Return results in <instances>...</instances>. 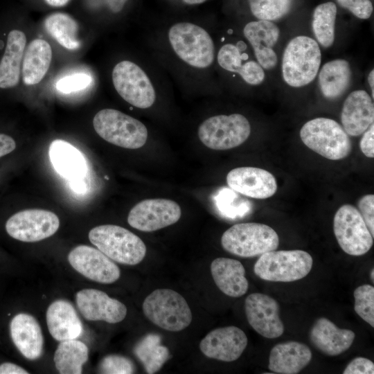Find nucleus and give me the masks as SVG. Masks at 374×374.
Masks as SVG:
<instances>
[{
    "label": "nucleus",
    "mask_w": 374,
    "mask_h": 374,
    "mask_svg": "<svg viewBox=\"0 0 374 374\" xmlns=\"http://www.w3.org/2000/svg\"><path fill=\"white\" fill-rule=\"evenodd\" d=\"M69 0H45V1L50 6L55 7H60L66 5Z\"/></svg>",
    "instance_id": "48"
},
{
    "label": "nucleus",
    "mask_w": 374,
    "mask_h": 374,
    "mask_svg": "<svg viewBox=\"0 0 374 374\" xmlns=\"http://www.w3.org/2000/svg\"><path fill=\"white\" fill-rule=\"evenodd\" d=\"M179 204L167 199H147L130 211L128 224L141 231L151 232L176 223L181 217Z\"/></svg>",
    "instance_id": "14"
},
{
    "label": "nucleus",
    "mask_w": 374,
    "mask_h": 374,
    "mask_svg": "<svg viewBox=\"0 0 374 374\" xmlns=\"http://www.w3.org/2000/svg\"><path fill=\"white\" fill-rule=\"evenodd\" d=\"M211 272L215 285L226 295L240 297L247 292L249 283L240 261L217 258L211 264Z\"/></svg>",
    "instance_id": "26"
},
{
    "label": "nucleus",
    "mask_w": 374,
    "mask_h": 374,
    "mask_svg": "<svg viewBox=\"0 0 374 374\" xmlns=\"http://www.w3.org/2000/svg\"><path fill=\"white\" fill-rule=\"evenodd\" d=\"M226 183L234 191L254 199H267L277 190L274 176L269 171L244 166L232 169L226 175Z\"/></svg>",
    "instance_id": "19"
},
{
    "label": "nucleus",
    "mask_w": 374,
    "mask_h": 374,
    "mask_svg": "<svg viewBox=\"0 0 374 374\" xmlns=\"http://www.w3.org/2000/svg\"><path fill=\"white\" fill-rule=\"evenodd\" d=\"M359 142L360 150L368 158L374 157V125L373 123L363 133Z\"/></svg>",
    "instance_id": "42"
},
{
    "label": "nucleus",
    "mask_w": 374,
    "mask_h": 374,
    "mask_svg": "<svg viewBox=\"0 0 374 374\" xmlns=\"http://www.w3.org/2000/svg\"><path fill=\"white\" fill-rule=\"evenodd\" d=\"M60 220L54 213L42 209H28L12 215L6 223L7 233L26 242H37L53 235L59 229Z\"/></svg>",
    "instance_id": "13"
},
{
    "label": "nucleus",
    "mask_w": 374,
    "mask_h": 374,
    "mask_svg": "<svg viewBox=\"0 0 374 374\" xmlns=\"http://www.w3.org/2000/svg\"><path fill=\"white\" fill-rule=\"evenodd\" d=\"M278 244V235L271 227L256 222L234 224L224 231L221 238L224 250L244 258L276 250Z\"/></svg>",
    "instance_id": "7"
},
{
    "label": "nucleus",
    "mask_w": 374,
    "mask_h": 374,
    "mask_svg": "<svg viewBox=\"0 0 374 374\" xmlns=\"http://www.w3.org/2000/svg\"><path fill=\"white\" fill-rule=\"evenodd\" d=\"M52 60L50 44L42 39H33L26 48L22 61V80L26 85L39 83L47 73Z\"/></svg>",
    "instance_id": "29"
},
{
    "label": "nucleus",
    "mask_w": 374,
    "mask_h": 374,
    "mask_svg": "<svg viewBox=\"0 0 374 374\" xmlns=\"http://www.w3.org/2000/svg\"><path fill=\"white\" fill-rule=\"evenodd\" d=\"M26 44V37L22 31L12 30L9 33L0 61V88H12L19 83Z\"/></svg>",
    "instance_id": "28"
},
{
    "label": "nucleus",
    "mask_w": 374,
    "mask_h": 374,
    "mask_svg": "<svg viewBox=\"0 0 374 374\" xmlns=\"http://www.w3.org/2000/svg\"><path fill=\"white\" fill-rule=\"evenodd\" d=\"M252 15L258 19L276 21L290 11L293 0H248Z\"/></svg>",
    "instance_id": "35"
},
{
    "label": "nucleus",
    "mask_w": 374,
    "mask_h": 374,
    "mask_svg": "<svg viewBox=\"0 0 374 374\" xmlns=\"http://www.w3.org/2000/svg\"><path fill=\"white\" fill-rule=\"evenodd\" d=\"M368 81L372 91V97L374 96V71L372 70L368 74Z\"/></svg>",
    "instance_id": "49"
},
{
    "label": "nucleus",
    "mask_w": 374,
    "mask_h": 374,
    "mask_svg": "<svg viewBox=\"0 0 374 374\" xmlns=\"http://www.w3.org/2000/svg\"><path fill=\"white\" fill-rule=\"evenodd\" d=\"M160 337L150 334L137 344L134 348L136 357L148 373L158 371L170 357L168 348L160 344Z\"/></svg>",
    "instance_id": "33"
},
{
    "label": "nucleus",
    "mask_w": 374,
    "mask_h": 374,
    "mask_svg": "<svg viewBox=\"0 0 374 374\" xmlns=\"http://www.w3.org/2000/svg\"><path fill=\"white\" fill-rule=\"evenodd\" d=\"M341 120L348 135L362 134L374 121V105L369 94L364 90L351 92L344 103Z\"/></svg>",
    "instance_id": "21"
},
{
    "label": "nucleus",
    "mask_w": 374,
    "mask_h": 374,
    "mask_svg": "<svg viewBox=\"0 0 374 374\" xmlns=\"http://www.w3.org/2000/svg\"><path fill=\"white\" fill-rule=\"evenodd\" d=\"M308 252L295 250L270 251L260 255L253 271L260 278L273 282H292L305 277L312 267Z\"/></svg>",
    "instance_id": "9"
},
{
    "label": "nucleus",
    "mask_w": 374,
    "mask_h": 374,
    "mask_svg": "<svg viewBox=\"0 0 374 374\" xmlns=\"http://www.w3.org/2000/svg\"><path fill=\"white\" fill-rule=\"evenodd\" d=\"M129 0H99L111 12L118 13L122 11Z\"/></svg>",
    "instance_id": "45"
},
{
    "label": "nucleus",
    "mask_w": 374,
    "mask_h": 374,
    "mask_svg": "<svg viewBox=\"0 0 374 374\" xmlns=\"http://www.w3.org/2000/svg\"><path fill=\"white\" fill-rule=\"evenodd\" d=\"M70 265L84 277L100 283L116 281L121 271L118 267L98 249L79 245L68 255Z\"/></svg>",
    "instance_id": "15"
},
{
    "label": "nucleus",
    "mask_w": 374,
    "mask_h": 374,
    "mask_svg": "<svg viewBox=\"0 0 374 374\" xmlns=\"http://www.w3.org/2000/svg\"><path fill=\"white\" fill-rule=\"evenodd\" d=\"M338 4L359 19H368L373 10L370 0H337Z\"/></svg>",
    "instance_id": "39"
},
{
    "label": "nucleus",
    "mask_w": 374,
    "mask_h": 374,
    "mask_svg": "<svg viewBox=\"0 0 374 374\" xmlns=\"http://www.w3.org/2000/svg\"><path fill=\"white\" fill-rule=\"evenodd\" d=\"M75 300L80 313L89 321L116 323L127 314V308L123 303L98 290H82L77 292Z\"/></svg>",
    "instance_id": "18"
},
{
    "label": "nucleus",
    "mask_w": 374,
    "mask_h": 374,
    "mask_svg": "<svg viewBox=\"0 0 374 374\" xmlns=\"http://www.w3.org/2000/svg\"><path fill=\"white\" fill-rule=\"evenodd\" d=\"M143 312L154 324L171 332L185 329L193 319L186 299L167 288L157 289L148 295L143 303Z\"/></svg>",
    "instance_id": "8"
},
{
    "label": "nucleus",
    "mask_w": 374,
    "mask_h": 374,
    "mask_svg": "<svg viewBox=\"0 0 374 374\" xmlns=\"http://www.w3.org/2000/svg\"><path fill=\"white\" fill-rule=\"evenodd\" d=\"M251 125L242 114H217L204 119L198 126L197 136L207 148L225 150L236 148L249 137Z\"/></svg>",
    "instance_id": "10"
},
{
    "label": "nucleus",
    "mask_w": 374,
    "mask_h": 374,
    "mask_svg": "<svg viewBox=\"0 0 374 374\" xmlns=\"http://www.w3.org/2000/svg\"><path fill=\"white\" fill-rule=\"evenodd\" d=\"M90 242L112 260L134 265L146 254L143 240L130 231L117 225L105 224L93 228L89 233Z\"/></svg>",
    "instance_id": "5"
},
{
    "label": "nucleus",
    "mask_w": 374,
    "mask_h": 374,
    "mask_svg": "<svg viewBox=\"0 0 374 374\" xmlns=\"http://www.w3.org/2000/svg\"><path fill=\"white\" fill-rule=\"evenodd\" d=\"M150 56L179 86L205 93L212 86L216 42L205 22L179 19L162 23L147 35Z\"/></svg>",
    "instance_id": "1"
},
{
    "label": "nucleus",
    "mask_w": 374,
    "mask_h": 374,
    "mask_svg": "<svg viewBox=\"0 0 374 374\" xmlns=\"http://www.w3.org/2000/svg\"><path fill=\"white\" fill-rule=\"evenodd\" d=\"M44 26L48 34L63 47L69 50L80 48L81 43L78 39V24L67 14L57 12L48 15L45 19Z\"/></svg>",
    "instance_id": "32"
},
{
    "label": "nucleus",
    "mask_w": 374,
    "mask_h": 374,
    "mask_svg": "<svg viewBox=\"0 0 374 374\" xmlns=\"http://www.w3.org/2000/svg\"><path fill=\"white\" fill-rule=\"evenodd\" d=\"M15 148V141L11 136L0 134V157L10 153Z\"/></svg>",
    "instance_id": "43"
},
{
    "label": "nucleus",
    "mask_w": 374,
    "mask_h": 374,
    "mask_svg": "<svg viewBox=\"0 0 374 374\" xmlns=\"http://www.w3.org/2000/svg\"><path fill=\"white\" fill-rule=\"evenodd\" d=\"M242 34L262 69H273L278 62L277 55L272 47L279 37L278 27L271 21L258 19L247 23L243 27Z\"/></svg>",
    "instance_id": "20"
},
{
    "label": "nucleus",
    "mask_w": 374,
    "mask_h": 374,
    "mask_svg": "<svg viewBox=\"0 0 374 374\" xmlns=\"http://www.w3.org/2000/svg\"><path fill=\"white\" fill-rule=\"evenodd\" d=\"M333 230L341 249L350 256L366 253L373 244V237L357 208L344 204L337 211Z\"/></svg>",
    "instance_id": "11"
},
{
    "label": "nucleus",
    "mask_w": 374,
    "mask_h": 374,
    "mask_svg": "<svg viewBox=\"0 0 374 374\" xmlns=\"http://www.w3.org/2000/svg\"><path fill=\"white\" fill-rule=\"evenodd\" d=\"M10 332L15 346L24 357L35 360L42 355L44 338L33 316L26 313L15 315L10 321Z\"/></svg>",
    "instance_id": "22"
},
{
    "label": "nucleus",
    "mask_w": 374,
    "mask_h": 374,
    "mask_svg": "<svg viewBox=\"0 0 374 374\" xmlns=\"http://www.w3.org/2000/svg\"><path fill=\"white\" fill-rule=\"evenodd\" d=\"M48 155L53 168L62 177L68 180L85 177L87 161L72 144L61 139L54 140L49 146Z\"/></svg>",
    "instance_id": "27"
},
{
    "label": "nucleus",
    "mask_w": 374,
    "mask_h": 374,
    "mask_svg": "<svg viewBox=\"0 0 374 374\" xmlns=\"http://www.w3.org/2000/svg\"><path fill=\"white\" fill-rule=\"evenodd\" d=\"M28 372L21 366L10 362L0 364V374H28Z\"/></svg>",
    "instance_id": "46"
},
{
    "label": "nucleus",
    "mask_w": 374,
    "mask_h": 374,
    "mask_svg": "<svg viewBox=\"0 0 374 374\" xmlns=\"http://www.w3.org/2000/svg\"><path fill=\"white\" fill-rule=\"evenodd\" d=\"M371 279L373 282L374 281V270L372 269L371 271Z\"/></svg>",
    "instance_id": "50"
},
{
    "label": "nucleus",
    "mask_w": 374,
    "mask_h": 374,
    "mask_svg": "<svg viewBox=\"0 0 374 374\" xmlns=\"http://www.w3.org/2000/svg\"><path fill=\"white\" fill-rule=\"evenodd\" d=\"M88 348L83 342L76 339L65 340L57 346L53 361L60 373L80 374L88 359Z\"/></svg>",
    "instance_id": "31"
},
{
    "label": "nucleus",
    "mask_w": 374,
    "mask_h": 374,
    "mask_svg": "<svg viewBox=\"0 0 374 374\" xmlns=\"http://www.w3.org/2000/svg\"><path fill=\"white\" fill-rule=\"evenodd\" d=\"M321 60L319 46L307 36H297L290 41L282 58V75L293 87H301L316 78Z\"/></svg>",
    "instance_id": "3"
},
{
    "label": "nucleus",
    "mask_w": 374,
    "mask_h": 374,
    "mask_svg": "<svg viewBox=\"0 0 374 374\" xmlns=\"http://www.w3.org/2000/svg\"><path fill=\"white\" fill-rule=\"evenodd\" d=\"M167 73L150 55L137 62L123 60L112 71V81L118 94L132 107L152 108L165 89L171 87Z\"/></svg>",
    "instance_id": "2"
},
{
    "label": "nucleus",
    "mask_w": 374,
    "mask_h": 374,
    "mask_svg": "<svg viewBox=\"0 0 374 374\" xmlns=\"http://www.w3.org/2000/svg\"><path fill=\"white\" fill-rule=\"evenodd\" d=\"M350 78V68L346 60L337 59L324 64L319 75L322 94L328 99L339 98L348 89Z\"/></svg>",
    "instance_id": "30"
},
{
    "label": "nucleus",
    "mask_w": 374,
    "mask_h": 374,
    "mask_svg": "<svg viewBox=\"0 0 374 374\" xmlns=\"http://www.w3.org/2000/svg\"><path fill=\"white\" fill-rule=\"evenodd\" d=\"M300 137L308 148L330 160L346 158L352 148L343 127L328 118H316L305 123L301 129Z\"/></svg>",
    "instance_id": "6"
},
{
    "label": "nucleus",
    "mask_w": 374,
    "mask_h": 374,
    "mask_svg": "<svg viewBox=\"0 0 374 374\" xmlns=\"http://www.w3.org/2000/svg\"><path fill=\"white\" fill-rule=\"evenodd\" d=\"M92 81V76L88 73H74L60 79L56 82V89L60 92L70 93L87 88Z\"/></svg>",
    "instance_id": "38"
},
{
    "label": "nucleus",
    "mask_w": 374,
    "mask_h": 374,
    "mask_svg": "<svg viewBox=\"0 0 374 374\" xmlns=\"http://www.w3.org/2000/svg\"><path fill=\"white\" fill-rule=\"evenodd\" d=\"M174 3H177L186 7H193L204 3L208 0H168Z\"/></svg>",
    "instance_id": "47"
},
{
    "label": "nucleus",
    "mask_w": 374,
    "mask_h": 374,
    "mask_svg": "<svg viewBox=\"0 0 374 374\" xmlns=\"http://www.w3.org/2000/svg\"><path fill=\"white\" fill-rule=\"evenodd\" d=\"M312 352L305 344L290 341L274 346L269 358L268 368L274 373L296 374L311 361Z\"/></svg>",
    "instance_id": "25"
},
{
    "label": "nucleus",
    "mask_w": 374,
    "mask_h": 374,
    "mask_svg": "<svg viewBox=\"0 0 374 374\" xmlns=\"http://www.w3.org/2000/svg\"><path fill=\"white\" fill-rule=\"evenodd\" d=\"M46 324L51 335L57 341L75 339L83 333V326L74 307L66 300L53 301L48 308Z\"/></svg>",
    "instance_id": "24"
},
{
    "label": "nucleus",
    "mask_w": 374,
    "mask_h": 374,
    "mask_svg": "<svg viewBox=\"0 0 374 374\" xmlns=\"http://www.w3.org/2000/svg\"><path fill=\"white\" fill-rule=\"evenodd\" d=\"M355 337L353 331L341 329L325 317L318 319L310 331V340L312 345L329 356H337L347 350Z\"/></svg>",
    "instance_id": "23"
},
{
    "label": "nucleus",
    "mask_w": 374,
    "mask_h": 374,
    "mask_svg": "<svg viewBox=\"0 0 374 374\" xmlns=\"http://www.w3.org/2000/svg\"><path fill=\"white\" fill-rule=\"evenodd\" d=\"M357 206L368 229L374 237V195H364L359 199Z\"/></svg>",
    "instance_id": "40"
},
{
    "label": "nucleus",
    "mask_w": 374,
    "mask_h": 374,
    "mask_svg": "<svg viewBox=\"0 0 374 374\" xmlns=\"http://www.w3.org/2000/svg\"><path fill=\"white\" fill-rule=\"evenodd\" d=\"M337 12V6L332 1L321 3L314 8L312 27L317 42L324 48L330 47L334 42Z\"/></svg>",
    "instance_id": "34"
},
{
    "label": "nucleus",
    "mask_w": 374,
    "mask_h": 374,
    "mask_svg": "<svg viewBox=\"0 0 374 374\" xmlns=\"http://www.w3.org/2000/svg\"><path fill=\"white\" fill-rule=\"evenodd\" d=\"M70 188L78 194H84L88 189L85 177H80L68 180Z\"/></svg>",
    "instance_id": "44"
},
{
    "label": "nucleus",
    "mask_w": 374,
    "mask_h": 374,
    "mask_svg": "<svg viewBox=\"0 0 374 374\" xmlns=\"http://www.w3.org/2000/svg\"><path fill=\"white\" fill-rule=\"evenodd\" d=\"M221 45L217 47L215 66L233 77H239L250 86L261 84L265 79V72L257 61L250 59L247 53V44L243 40L227 42L222 36Z\"/></svg>",
    "instance_id": "12"
},
{
    "label": "nucleus",
    "mask_w": 374,
    "mask_h": 374,
    "mask_svg": "<svg viewBox=\"0 0 374 374\" xmlns=\"http://www.w3.org/2000/svg\"><path fill=\"white\" fill-rule=\"evenodd\" d=\"M248 344L246 334L236 326L216 328L201 341L199 349L206 357L223 362L238 359Z\"/></svg>",
    "instance_id": "17"
},
{
    "label": "nucleus",
    "mask_w": 374,
    "mask_h": 374,
    "mask_svg": "<svg viewBox=\"0 0 374 374\" xmlns=\"http://www.w3.org/2000/svg\"><path fill=\"white\" fill-rule=\"evenodd\" d=\"M355 312L370 326L374 327V287L365 284L354 291Z\"/></svg>",
    "instance_id": "36"
},
{
    "label": "nucleus",
    "mask_w": 374,
    "mask_h": 374,
    "mask_svg": "<svg viewBox=\"0 0 374 374\" xmlns=\"http://www.w3.org/2000/svg\"><path fill=\"white\" fill-rule=\"evenodd\" d=\"M244 310L249 325L261 336L274 339L283 333L279 306L273 298L261 293L251 294L245 299Z\"/></svg>",
    "instance_id": "16"
},
{
    "label": "nucleus",
    "mask_w": 374,
    "mask_h": 374,
    "mask_svg": "<svg viewBox=\"0 0 374 374\" xmlns=\"http://www.w3.org/2000/svg\"><path fill=\"white\" fill-rule=\"evenodd\" d=\"M344 374H373V362L365 357L353 359L344 369Z\"/></svg>",
    "instance_id": "41"
},
{
    "label": "nucleus",
    "mask_w": 374,
    "mask_h": 374,
    "mask_svg": "<svg viewBox=\"0 0 374 374\" xmlns=\"http://www.w3.org/2000/svg\"><path fill=\"white\" fill-rule=\"evenodd\" d=\"M100 371L107 374H130L134 371V366L128 358L116 355H107L100 364Z\"/></svg>",
    "instance_id": "37"
},
{
    "label": "nucleus",
    "mask_w": 374,
    "mask_h": 374,
    "mask_svg": "<svg viewBox=\"0 0 374 374\" xmlns=\"http://www.w3.org/2000/svg\"><path fill=\"white\" fill-rule=\"evenodd\" d=\"M93 125L105 141L123 148H140L148 137V128L141 121L115 109L100 110L93 117Z\"/></svg>",
    "instance_id": "4"
}]
</instances>
